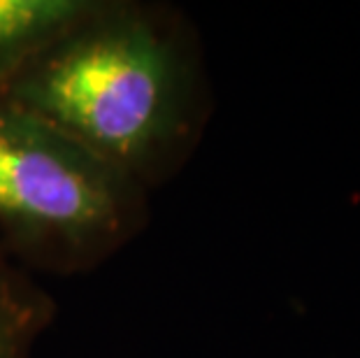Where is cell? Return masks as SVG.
Segmentation results:
<instances>
[{
  "label": "cell",
  "mask_w": 360,
  "mask_h": 358,
  "mask_svg": "<svg viewBox=\"0 0 360 358\" xmlns=\"http://www.w3.org/2000/svg\"><path fill=\"white\" fill-rule=\"evenodd\" d=\"M149 191L0 94V247L26 272L86 275L149 226Z\"/></svg>",
  "instance_id": "7a4b0ae2"
},
{
  "label": "cell",
  "mask_w": 360,
  "mask_h": 358,
  "mask_svg": "<svg viewBox=\"0 0 360 358\" xmlns=\"http://www.w3.org/2000/svg\"><path fill=\"white\" fill-rule=\"evenodd\" d=\"M96 0H0V94Z\"/></svg>",
  "instance_id": "3957f363"
},
{
  "label": "cell",
  "mask_w": 360,
  "mask_h": 358,
  "mask_svg": "<svg viewBox=\"0 0 360 358\" xmlns=\"http://www.w3.org/2000/svg\"><path fill=\"white\" fill-rule=\"evenodd\" d=\"M5 96L149 193L181 172L212 114L193 24L170 5L144 0H96Z\"/></svg>",
  "instance_id": "6da1fadb"
},
{
  "label": "cell",
  "mask_w": 360,
  "mask_h": 358,
  "mask_svg": "<svg viewBox=\"0 0 360 358\" xmlns=\"http://www.w3.org/2000/svg\"><path fill=\"white\" fill-rule=\"evenodd\" d=\"M56 319V300L0 247V358H35Z\"/></svg>",
  "instance_id": "277c9868"
}]
</instances>
